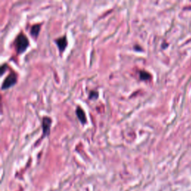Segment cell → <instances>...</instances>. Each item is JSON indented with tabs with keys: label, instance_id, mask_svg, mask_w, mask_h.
<instances>
[{
	"label": "cell",
	"instance_id": "8",
	"mask_svg": "<svg viewBox=\"0 0 191 191\" xmlns=\"http://www.w3.org/2000/svg\"><path fill=\"white\" fill-rule=\"evenodd\" d=\"M98 96H99V94H98L97 91H91V92L90 93L89 98L91 99H97Z\"/></svg>",
	"mask_w": 191,
	"mask_h": 191
},
{
	"label": "cell",
	"instance_id": "4",
	"mask_svg": "<svg viewBox=\"0 0 191 191\" xmlns=\"http://www.w3.org/2000/svg\"><path fill=\"white\" fill-rule=\"evenodd\" d=\"M55 43L58 46V47L59 50H60L61 52H64V49H66V47H67V36L65 35V36L62 37V38H58V39H56Z\"/></svg>",
	"mask_w": 191,
	"mask_h": 191
},
{
	"label": "cell",
	"instance_id": "3",
	"mask_svg": "<svg viewBox=\"0 0 191 191\" xmlns=\"http://www.w3.org/2000/svg\"><path fill=\"white\" fill-rule=\"evenodd\" d=\"M52 119L49 117H44L42 120V128H43V136L42 137L47 136L50 132L51 125H52Z\"/></svg>",
	"mask_w": 191,
	"mask_h": 191
},
{
	"label": "cell",
	"instance_id": "7",
	"mask_svg": "<svg viewBox=\"0 0 191 191\" xmlns=\"http://www.w3.org/2000/svg\"><path fill=\"white\" fill-rule=\"evenodd\" d=\"M140 80H143V81L149 80L151 78L150 73H149L147 71H144V70H142V71L140 72Z\"/></svg>",
	"mask_w": 191,
	"mask_h": 191
},
{
	"label": "cell",
	"instance_id": "6",
	"mask_svg": "<svg viewBox=\"0 0 191 191\" xmlns=\"http://www.w3.org/2000/svg\"><path fill=\"white\" fill-rule=\"evenodd\" d=\"M41 25L40 24H35L33 25L31 28V35L33 38H37L39 35L40 31H41Z\"/></svg>",
	"mask_w": 191,
	"mask_h": 191
},
{
	"label": "cell",
	"instance_id": "9",
	"mask_svg": "<svg viewBox=\"0 0 191 191\" xmlns=\"http://www.w3.org/2000/svg\"><path fill=\"white\" fill-rule=\"evenodd\" d=\"M7 68V65H6V64H3L2 66L1 67V74L2 75L3 73H5V69Z\"/></svg>",
	"mask_w": 191,
	"mask_h": 191
},
{
	"label": "cell",
	"instance_id": "2",
	"mask_svg": "<svg viewBox=\"0 0 191 191\" xmlns=\"http://www.w3.org/2000/svg\"><path fill=\"white\" fill-rule=\"evenodd\" d=\"M17 81V76L14 73H11L6 77L2 85V89L7 90L14 86Z\"/></svg>",
	"mask_w": 191,
	"mask_h": 191
},
{
	"label": "cell",
	"instance_id": "1",
	"mask_svg": "<svg viewBox=\"0 0 191 191\" xmlns=\"http://www.w3.org/2000/svg\"><path fill=\"white\" fill-rule=\"evenodd\" d=\"M14 44H15V48L17 54H20L26 50L28 46H29V42H28V38L25 35L20 34L16 38Z\"/></svg>",
	"mask_w": 191,
	"mask_h": 191
},
{
	"label": "cell",
	"instance_id": "5",
	"mask_svg": "<svg viewBox=\"0 0 191 191\" xmlns=\"http://www.w3.org/2000/svg\"><path fill=\"white\" fill-rule=\"evenodd\" d=\"M75 113H76V116L78 118V120H79V121L82 124H85L87 123V117L84 110L80 107H78L76 108V110H75Z\"/></svg>",
	"mask_w": 191,
	"mask_h": 191
}]
</instances>
